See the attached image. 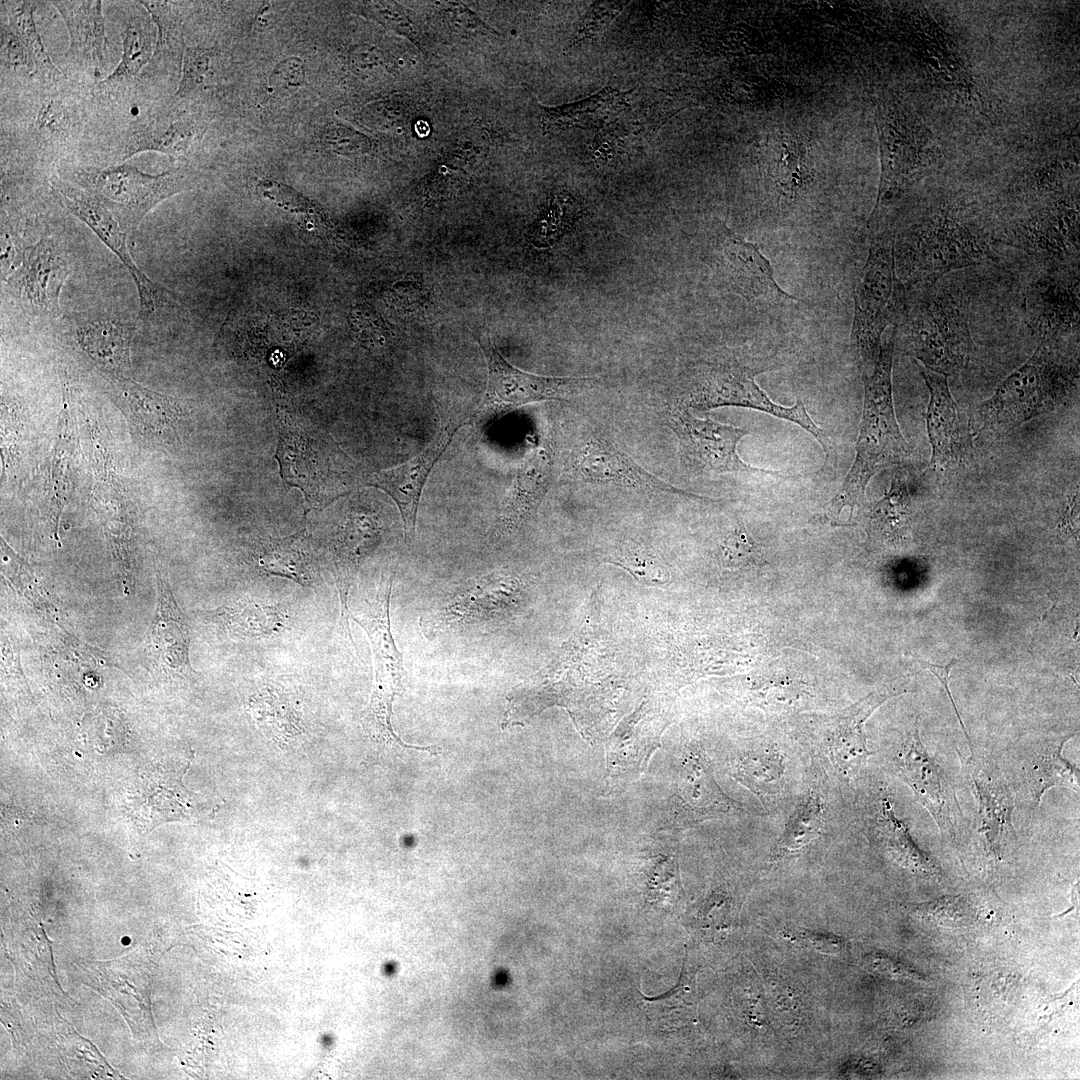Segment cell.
Here are the masks:
<instances>
[{"instance_id": "obj_1", "label": "cell", "mask_w": 1080, "mask_h": 1080, "mask_svg": "<svg viewBox=\"0 0 1080 1080\" xmlns=\"http://www.w3.org/2000/svg\"><path fill=\"white\" fill-rule=\"evenodd\" d=\"M895 334L893 325L882 343L877 361L871 370L864 372V406L856 457L840 490L826 507L825 514L832 521L838 520L845 507L853 510L862 501L870 479L877 472L902 463L909 454L892 397Z\"/></svg>"}, {"instance_id": "obj_2", "label": "cell", "mask_w": 1080, "mask_h": 1080, "mask_svg": "<svg viewBox=\"0 0 1080 1080\" xmlns=\"http://www.w3.org/2000/svg\"><path fill=\"white\" fill-rule=\"evenodd\" d=\"M934 285L914 301L905 300L895 336L906 354L948 376L963 369L972 354L970 300L961 288Z\"/></svg>"}, {"instance_id": "obj_3", "label": "cell", "mask_w": 1080, "mask_h": 1080, "mask_svg": "<svg viewBox=\"0 0 1080 1080\" xmlns=\"http://www.w3.org/2000/svg\"><path fill=\"white\" fill-rule=\"evenodd\" d=\"M526 590L523 577L507 569L470 578L420 617V629L430 640L494 633L517 616L525 604Z\"/></svg>"}, {"instance_id": "obj_4", "label": "cell", "mask_w": 1080, "mask_h": 1080, "mask_svg": "<svg viewBox=\"0 0 1080 1080\" xmlns=\"http://www.w3.org/2000/svg\"><path fill=\"white\" fill-rule=\"evenodd\" d=\"M1077 378L1078 367L1041 343L979 406L977 433H1003L1052 410L1069 395Z\"/></svg>"}, {"instance_id": "obj_5", "label": "cell", "mask_w": 1080, "mask_h": 1080, "mask_svg": "<svg viewBox=\"0 0 1080 1080\" xmlns=\"http://www.w3.org/2000/svg\"><path fill=\"white\" fill-rule=\"evenodd\" d=\"M894 246L891 234L873 238L855 289L851 339L864 372L877 361L882 336L896 324L906 300L905 287L895 270Z\"/></svg>"}, {"instance_id": "obj_6", "label": "cell", "mask_w": 1080, "mask_h": 1080, "mask_svg": "<svg viewBox=\"0 0 1080 1080\" xmlns=\"http://www.w3.org/2000/svg\"><path fill=\"white\" fill-rule=\"evenodd\" d=\"M392 586V577L380 583L374 609L370 613L356 615L350 612V619L366 633L374 660V686L364 712L363 726L369 736L379 744L433 754L435 746L408 745L394 733L391 725L393 702L402 692L404 678L403 657L396 647L391 630Z\"/></svg>"}, {"instance_id": "obj_7", "label": "cell", "mask_w": 1080, "mask_h": 1080, "mask_svg": "<svg viewBox=\"0 0 1080 1080\" xmlns=\"http://www.w3.org/2000/svg\"><path fill=\"white\" fill-rule=\"evenodd\" d=\"M894 254L900 282L924 288L951 271L991 258L990 246L982 238L948 221L911 232L895 244Z\"/></svg>"}, {"instance_id": "obj_8", "label": "cell", "mask_w": 1080, "mask_h": 1080, "mask_svg": "<svg viewBox=\"0 0 1080 1080\" xmlns=\"http://www.w3.org/2000/svg\"><path fill=\"white\" fill-rule=\"evenodd\" d=\"M768 369L764 365L739 363H707L695 382L680 397L676 405L700 411L722 406L751 408L796 423L812 434L828 455L827 438L808 414L803 401L792 407L773 402L758 386L755 376Z\"/></svg>"}, {"instance_id": "obj_9", "label": "cell", "mask_w": 1080, "mask_h": 1080, "mask_svg": "<svg viewBox=\"0 0 1080 1080\" xmlns=\"http://www.w3.org/2000/svg\"><path fill=\"white\" fill-rule=\"evenodd\" d=\"M84 188L96 196L126 233L135 230L159 202L191 186L187 170L170 169L157 175L121 164L80 174Z\"/></svg>"}, {"instance_id": "obj_10", "label": "cell", "mask_w": 1080, "mask_h": 1080, "mask_svg": "<svg viewBox=\"0 0 1080 1080\" xmlns=\"http://www.w3.org/2000/svg\"><path fill=\"white\" fill-rule=\"evenodd\" d=\"M478 342L486 357L488 383L479 408L483 420L496 418L514 408L544 400H567L593 388L599 377H551L522 371L500 354L488 332L478 333Z\"/></svg>"}, {"instance_id": "obj_11", "label": "cell", "mask_w": 1080, "mask_h": 1080, "mask_svg": "<svg viewBox=\"0 0 1080 1080\" xmlns=\"http://www.w3.org/2000/svg\"><path fill=\"white\" fill-rule=\"evenodd\" d=\"M667 425L678 439L682 465L694 474L760 472L779 476L775 471L751 467L739 457L737 445L749 433L746 429L694 417L679 405L668 411Z\"/></svg>"}, {"instance_id": "obj_12", "label": "cell", "mask_w": 1080, "mask_h": 1080, "mask_svg": "<svg viewBox=\"0 0 1080 1080\" xmlns=\"http://www.w3.org/2000/svg\"><path fill=\"white\" fill-rule=\"evenodd\" d=\"M52 186L59 202L91 228L126 266L139 293L141 315L145 317L156 313L164 304L165 290L135 265L126 246V233L104 204L85 188H77L61 180H54Z\"/></svg>"}, {"instance_id": "obj_13", "label": "cell", "mask_w": 1080, "mask_h": 1080, "mask_svg": "<svg viewBox=\"0 0 1080 1080\" xmlns=\"http://www.w3.org/2000/svg\"><path fill=\"white\" fill-rule=\"evenodd\" d=\"M895 767L917 800L930 812L942 834L954 839L958 802L943 769L924 748L917 727L897 752Z\"/></svg>"}, {"instance_id": "obj_14", "label": "cell", "mask_w": 1080, "mask_h": 1080, "mask_svg": "<svg viewBox=\"0 0 1080 1080\" xmlns=\"http://www.w3.org/2000/svg\"><path fill=\"white\" fill-rule=\"evenodd\" d=\"M463 424L462 420H450L432 442L411 460L377 472L367 479V485L383 490L396 503L406 540H411L415 534L419 502L429 474Z\"/></svg>"}, {"instance_id": "obj_15", "label": "cell", "mask_w": 1080, "mask_h": 1080, "mask_svg": "<svg viewBox=\"0 0 1080 1080\" xmlns=\"http://www.w3.org/2000/svg\"><path fill=\"white\" fill-rule=\"evenodd\" d=\"M1027 317L1042 343L1078 332V271L1060 269L1035 281L1027 294Z\"/></svg>"}, {"instance_id": "obj_16", "label": "cell", "mask_w": 1080, "mask_h": 1080, "mask_svg": "<svg viewBox=\"0 0 1080 1080\" xmlns=\"http://www.w3.org/2000/svg\"><path fill=\"white\" fill-rule=\"evenodd\" d=\"M664 725L656 714L642 706L628 717L606 743L605 782L614 791L638 777L660 747Z\"/></svg>"}, {"instance_id": "obj_17", "label": "cell", "mask_w": 1080, "mask_h": 1080, "mask_svg": "<svg viewBox=\"0 0 1080 1080\" xmlns=\"http://www.w3.org/2000/svg\"><path fill=\"white\" fill-rule=\"evenodd\" d=\"M576 476L584 482L614 484L653 493H689L642 468L606 435L594 434L575 461Z\"/></svg>"}, {"instance_id": "obj_18", "label": "cell", "mask_w": 1080, "mask_h": 1080, "mask_svg": "<svg viewBox=\"0 0 1080 1080\" xmlns=\"http://www.w3.org/2000/svg\"><path fill=\"white\" fill-rule=\"evenodd\" d=\"M720 265L732 288L747 301L782 305L795 301L774 277L769 260L759 247L728 233L720 242Z\"/></svg>"}, {"instance_id": "obj_19", "label": "cell", "mask_w": 1080, "mask_h": 1080, "mask_svg": "<svg viewBox=\"0 0 1080 1080\" xmlns=\"http://www.w3.org/2000/svg\"><path fill=\"white\" fill-rule=\"evenodd\" d=\"M69 266L60 248L50 238H43L26 248L13 284L19 296L38 315L60 314L59 296Z\"/></svg>"}, {"instance_id": "obj_20", "label": "cell", "mask_w": 1080, "mask_h": 1080, "mask_svg": "<svg viewBox=\"0 0 1080 1080\" xmlns=\"http://www.w3.org/2000/svg\"><path fill=\"white\" fill-rule=\"evenodd\" d=\"M554 463L548 450L533 449L520 464L513 487L489 532L497 544L522 528L536 513L551 487Z\"/></svg>"}, {"instance_id": "obj_21", "label": "cell", "mask_w": 1080, "mask_h": 1080, "mask_svg": "<svg viewBox=\"0 0 1080 1080\" xmlns=\"http://www.w3.org/2000/svg\"><path fill=\"white\" fill-rule=\"evenodd\" d=\"M676 778L671 809L678 824L698 822L736 809L715 782L710 768L699 752H685Z\"/></svg>"}, {"instance_id": "obj_22", "label": "cell", "mask_w": 1080, "mask_h": 1080, "mask_svg": "<svg viewBox=\"0 0 1080 1080\" xmlns=\"http://www.w3.org/2000/svg\"><path fill=\"white\" fill-rule=\"evenodd\" d=\"M190 628L169 583L157 578V602L148 629L147 648L157 664L179 674L192 672L189 659Z\"/></svg>"}, {"instance_id": "obj_23", "label": "cell", "mask_w": 1080, "mask_h": 1080, "mask_svg": "<svg viewBox=\"0 0 1080 1080\" xmlns=\"http://www.w3.org/2000/svg\"><path fill=\"white\" fill-rule=\"evenodd\" d=\"M921 375L929 391L926 425L932 448L930 467L947 469L965 452L956 404L948 385V376L924 369Z\"/></svg>"}, {"instance_id": "obj_24", "label": "cell", "mask_w": 1080, "mask_h": 1080, "mask_svg": "<svg viewBox=\"0 0 1080 1080\" xmlns=\"http://www.w3.org/2000/svg\"><path fill=\"white\" fill-rule=\"evenodd\" d=\"M68 33L67 56L92 73L105 69L107 39L101 1H53Z\"/></svg>"}, {"instance_id": "obj_25", "label": "cell", "mask_w": 1080, "mask_h": 1080, "mask_svg": "<svg viewBox=\"0 0 1080 1080\" xmlns=\"http://www.w3.org/2000/svg\"><path fill=\"white\" fill-rule=\"evenodd\" d=\"M377 522L366 515L355 514L346 521L335 549L334 579L340 601V622L343 634L352 640L348 609L349 592L363 560L378 543Z\"/></svg>"}, {"instance_id": "obj_26", "label": "cell", "mask_w": 1080, "mask_h": 1080, "mask_svg": "<svg viewBox=\"0 0 1080 1080\" xmlns=\"http://www.w3.org/2000/svg\"><path fill=\"white\" fill-rule=\"evenodd\" d=\"M898 694L870 693L836 718L829 736V750L845 777L856 776L871 755L864 734L865 721L881 704Z\"/></svg>"}, {"instance_id": "obj_27", "label": "cell", "mask_w": 1080, "mask_h": 1080, "mask_svg": "<svg viewBox=\"0 0 1080 1080\" xmlns=\"http://www.w3.org/2000/svg\"><path fill=\"white\" fill-rule=\"evenodd\" d=\"M966 766L978 800L980 831L985 836L989 850L996 857H1001L1007 842L1015 837L1011 797L1001 783L983 770L974 756Z\"/></svg>"}, {"instance_id": "obj_28", "label": "cell", "mask_w": 1080, "mask_h": 1080, "mask_svg": "<svg viewBox=\"0 0 1080 1080\" xmlns=\"http://www.w3.org/2000/svg\"><path fill=\"white\" fill-rule=\"evenodd\" d=\"M306 530L281 539L264 542L255 554L257 570L268 576L281 577L303 587H313L315 570L307 551Z\"/></svg>"}, {"instance_id": "obj_29", "label": "cell", "mask_w": 1080, "mask_h": 1080, "mask_svg": "<svg viewBox=\"0 0 1080 1080\" xmlns=\"http://www.w3.org/2000/svg\"><path fill=\"white\" fill-rule=\"evenodd\" d=\"M214 615L223 630L238 639L269 638L288 624L282 607L249 597L216 610Z\"/></svg>"}, {"instance_id": "obj_30", "label": "cell", "mask_w": 1080, "mask_h": 1080, "mask_svg": "<svg viewBox=\"0 0 1080 1080\" xmlns=\"http://www.w3.org/2000/svg\"><path fill=\"white\" fill-rule=\"evenodd\" d=\"M132 329L111 319H94L78 330V340L89 357L102 368L122 372L129 367Z\"/></svg>"}, {"instance_id": "obj_31", "label": "cell", "mask_w": 1080, "mask_h": 1080, "mask_svg": "<svg viewBox=\"0 0 1080 1080\" xmlns=\"http://www.w3.org/2000/svg\"><path fill=\"white\" fill-rule=\"evenodd\" d=\"M626 93L606 87L597 94L568 105L543 109V124L552 127L601 128L626 106Z\"/></svg>"}, {"instance_id": "obj_32", "label": "cell", "mask_w": 1080, "mask_h": 1080, "mask_svg": "<svg viewBox=\"0 0 1080 1080\" xmlns=\"http://www.w3.org/2000/svg\"><path fill=\"white\" fill-rule=\"evenodd\" d=\"M122 56L114 71L99 84L114 87L134 78L154 56L157 28L151 16L130 15L121 25Z\"/></svg>"}, {"instance_id": "obj_33", "label": "cell", "mask_w": 1080, "mask_h": 1080, "mask_svg": "<svg viewBox=\"0 0 1080 1080\" xmlns=\"http://www.w3.org/2000/svg\"><path fill=\"white\" fill-rule=\"evenodd\" d=\"M878 829L885 848L899 864L916 874L938 875L936 865L916 844L907 825L897 818L889 799L881 802Z\"/></svg>"}, {"instance_id": "obj_34", "label": "cell", "mask_w": 1080, "mask_h": 1080, "mask_svg": "<svg viewBox=\"0 0 1080 1080\" xmlns=\"http://www.w3.org/2000/svg\"><path fill=\"white\" fill-rule=\"evenodd\" d=\"M912 512L907 484L896 476L884 497L870 510L871 529L882 541L900 543L909 536Z\"/></svg>"}, {"instance_id": "obj_35", "label": "cell", "mask_w": 1080, "mask_h": 1080, "mask_svg": "<svg viewBox=\"0 0 1080 1080\" xmlns=\"http://www.w3.org/2000/svg\"><path fill=\"white\" fill-rule=\"evenodd\" d=\"M196 133V126L189 120L163 122L156 119L133 132L125 154L131 157L144 151H157L168 156H179L186 151Z\"/></svg>"}, {"instance_id": "obj_36", "label": "cell", "mask_w": 1080, "mask_h": 1080, "mask_svg": "<svg viewBox=\"0 0 1080 1080\" xmlns=\"http://www.w3.org/2000/svg\"><path fill=\"white\" fill-rule=\"evenodd\" d=\"M767 174L780 197L794 199L799 196L813 180L804 146L790 138L781 141L778 157L768 166Z\"/></svg>"}, {"instance_id": "obj_37", "label": "cell", "mask_w": 1080, "mask_h": 1080, "mask_svg": "<svg viewBox=\"0 0 1080 1080\" xmlns=\"http://www.w3.org/2000/svg\"><path fill=\"white\" fill-rule=\"evenodd\" d=\"M1074 734L1057 738L1035 758L1030 771L1031 787L1040 803L1044 793L1053 787H1067L1079 792V770L1062 755L1064 744Z\"/></svg>"}, {"instance_id": "obj_38", "label": "cell", "mask_w": 1080, "mask_h": 1080, "mask_svg": "<svg viewBox=\"0 0 1080 1080\" xmlns=\"http://www.w3.org/2000/svg\"><path fill=\"white\" fill-rule=\"evenodd\" d=\"M785 772L783 755L767 747L746 752L734 767V777L756 795H773L781 788Z\"/></svg>"}, {"instance_id": "obj_39", "label": "cell", "mask_w": 1080, "mask_h": 1080, "mask_svg": "<svg viewBox=\"0 0 1080 1080\" xmlns=\"http://www.w3.org/2000/svg\"><path fill=\"white\" fill-rule=\"evenodd\" d=\"M605 561L628 571L638 582L663 586L670 577L665 561L652 549L634 541L617 545Z\"/></svg>"}, {"instance_id": "obj_40", "label": "cell", "mask_w": 1080, "mask_h": 1080, "mask_svg": "<svg viewBox=\"0 0 1080 1080\" xmlns=\"http://www.w3.org/2000/svg\"><path fill=\"white\" fill-rule=\"evenodd\" d=\"M35 7V3L27 1L10 4V8L7 10L8 24L24 45L36 70L44 74V76L58 78L61 76V72L47 54L36 28L33 16Z\"/></svg>"}, {"instance_id": "obj_41", "label": "cell", "mask_w": 1080, "mask_h": 1080, "mask_svg": "<svg viewBox=\"0 0 1080 1080\" xmlns=\"http://www.w3.org/2000/svg\"><path fill=\"white\" fill-rule=\"evenodd\" d=\"M113 389L118 397L130 408L132 413H137L139 420L156 421L158 427L173 422L179 410L174 403L150 390H147L133 381L116 379Z\"/></svg>"}, {"instance_id": "obj_42", "label": "cell", "mask_w": 1080, "mask_h": 1080, "mask_svg": "<svg viewBox=\"0 0 1080 1080\" xmlns=\"http://www.w3.org/2000/svg\"><path fill=\"white\" fill-rule=\"evenodd\" d=\"M823 805L815 795L805 798L790 816L779 840L784 850H797L814 840L823 823Z\"/></svg>"}, {"instance_id": "obj_43", "label": "cell", "mask_w": 1080, "mask_h": 1080, "mask_svg": "<svg viewBox=\"0 0 1080 1080\" xmlns=\"http://www.w3.org/2000/svg\"><path fill=\"white\" fill-rule=\"evenodd\" d=\"M718 558L721 564L730 569H740L763 565L765 562L761 546L739 521L720 544Z\"/></svg>"}, {"instance_id": "obj_44", "label": "cell", "mask_w": 1080, "mask_h": 1080, "mask_svg": "<svg viewBox=\"0 0 1080 1080\" xmlns=\"http://www.w3.org/2000/svg\"><path fill=\"white\" fill-rule=\"evenodd\" d=\"M356 8L360 15L378 22L386 29L408 38L420 47L417 26L412 21L407 10L398 3L365 1L358 2Z\"/></svg>"}, {"instance_id": "obj_45", "label": "cell", "mask_w": 1080, "mask_h": 1080, "mask_svg": "<svg viewBox=\"0 0 1080 1080\" xmlns=\"http://www.w3.org/2000/svg\"><path fill=\"white\" fill-rule=\"evenodd\" d=\"M627 3L626 1L594 2L584 15L566 51L597 40Z\"/></svg>"}, {"instance_id": "obj_46", "label": "cell", "mask_w": 1080, "mask_h": 1080, "mask_svg": "<svg viewBox=\"0 0 1080 1080\" xmlns=\"http://www.w3.org/2000/svg\"><path fill=\"white\" fill-rule=\"evenodd\" d=\"M215 48L186 47L183 53L182 76L175 97L185 98L205 85L211 69Z\"/></svg>"}, {"instance_id": "obj_47", "label": "cell", "mask_w": 1080, "mask_h": 1080, "mask_svg": "<svg viewBox=\"0 0 1080 1080\" xmlns=\"http://www.w3.org/2000/svg\"><path fill=\"white\" fill-rule=\"evenodd\" d=\"M913 911L927 921L947 926L963 923L967 915L966 903L960 896H945L917 904Z\"/></svg>"}, {"instance_id": "obj_48", "label": "cell", "mask_w": 1080, "mask_h": 1080, "mask_svg": "<svg viewBox=\"0 0 1080 1080\" xmlns=\"http://www.w3.org/2000/svg\"><path fill=\"white\" fill-rule=\"evenodd\" d=\"M577 203L568 194H558L540 220V233L545 239L556 238L577 213ZM542 238V239H543Z\"/></svg>"}, {"instance_id": "obj_49", "label": "cell", "mask_w": 1080, "mask_h": 1080, "mask_svg": "<svg viewBox=\"0 0 1080 1080\" xmlns=\"http://www.w3.org/2000/svg\"><path fill=\"white\" fill-rule=\"evenodd\" d=\"M1 59L2 65L20 73L30 74L36 69L24 45L8 23L1 25Z\"/></svg>"}, {"instance_id": "obj_50", "label": "cell", "mask_w": 1080, "mask_h": 1080, "mask_svg": "<svg viewBox=\"0 0 1080 1080\" xmlns=\"http://www.w3.org/2000/svg\"><path fill=\"white\" fill-rule=\"evenodd\" d=\"M440 4L444 18L457 33L465 35L496 33L464 4L457 2Z\"/></svg>"}, {"instance_id": "obj_51", "label": "cell", "mask_w": 1080, "mask_h": 1080, "mask_svg": "<svg viewBox=\"0 0 1080 1080\" xmlns=\"http://www.w3.org/2000/svg\"><path fill=\"white\" fill-rule=\"evenodd\" d=\"M325 139L335 152L344 155L364 154L371 146L365 135L344 126H331Z\"/></svg>"}, {"instance_id": "obj_52", "label": "cell", "mask_w": 1080, "mask_h": 1080, "mask_svg": "<svg viewBox=\"0 0 1080 1080\" xmlns=\"http://www.w3.org/2000/svg\"><path fill=\"white\" fill-rule=\"evenodd\" d=\"M649 890L655 897L663 894L672 899L679 897L681 891L677 864L674 860H664L655 865L649 880Z\"/></svg>"}, {"instance_id": "obj_53", "label": "cell", "mask_w": 1080, "mask_h": 1080, "mask_svg": "<svg viewBox=\"0 0 1080 1080\" xmlns=\"http://www.w3.org/2000/svg\"><path fill=\"white\" fill-rule=\"evenodd\" d=\"M622 146L623 143L616 135H602L596 139L593 145V160L600 166L614 164L622 152Z\"/></svg>"}, {"instance_id": "obj_54", "label": "cell", "mask_w": 1080, "mask_h": 1080, "mask_svg": "<svg viewBox=\"0 0 1080 1080\" xmlns=\"http://www.w3.org/2000/svg\"><path fill=\"white\" fill-rule=\"evenodd\" d=\"M917 662L919 663L920 666H922V668L931 671V673H933L937 677V679L940 681V683L943 685V687H944V689H945L946 693L948 694V697H949V699L951 701L952 707H953V709H954V711L956 713L958 721H959V723H960V725H961V727L963 729V732H964L966 738L970 741V737H969V735H968V733L966 731L965 725H964V723H963V721L961 719V716H960V714L958 712L957 706L955 704L954 698H953V696L951 694V691H950V688H949L950 672H951V669L953 668V666H955L958 663V660L953 658L945 665L933 664V663H930V662H927V661H924V660H920V659H917Z\"/></svg>"}, {"instance_id": "obj_55", "label": "cell", "mask_w": 1080, "mask_h": 1080, "mask_svg": "<svg viewBox=\"0 0 1080 1080\" xmlns=\"http://www.w3.org/2000/svg\"><path fill=\"white\" fill-rule=\"evenodd\" d=\"M1078 514L1079 494L1074 493L1067 501L1066 507L1060 517L1058 529L1066 537H1074L1078 541Z\"/></svg>"}, {"instance_id": "obj_56", "label": "cell", "mask_w": 1080, "mask_h": 1080, "mask_svg": "<svg viewBox=\"0 0 1080 1080\" xmlns=\"http://www.w3.org/2000/svg\"><path fill=\"white\" fill-rule=\"evenodd\" d=\"M350 61L357 71H367L383 64L381 51L372 46H357L350 52Z\"/></svg>"}, {"instance_id": "obj_57", "label": "cell", "mask_w": 1080, "mask_h": 1080, "mask_svg": "<svg viewBox=\"0 0 1080 1080\" xmlns=\"http://www.w3.org/2000/svg\"><path fill=\"white\" fill-rule=\"evenodd\" d=\"M868 963L875 970L880 971V972L885 973V974H888V975H891V976H897V977H901V978H910V979H914V980L915 979L916 980L921 979V977L915 971L910 970L909 968L905 967L901 963H899V962H897V961H895V960H893V959H891V958H889V957H887L885 955L875 954V955H873L872 957L869 958Z\"/></svg>"}, {"instance_id": "obj_58", "label": "cell", "mask_w": 1080, "mask_h": 1080, "mask_svg": "<svg viewBox=\"0 0 1080 1080\" xmlns=\"http://www.w3.org/2000/svg\"><path fill=\"white\" fill-rule=\"evenodd\" d=\"M300 69H303L301 61L299 59L291 58L281 62L274 70L273 77L277 76L278 79L289 83V85L299 86L303 82L304 72L292 74Z\"/></svg>"}, {"instance_id": "obj_59", "label": "cell", "mask_w": 1080, "mask_h": 1080, "mask_svg": "<svg viewBox=\"0 0 1080 1080\" xmlns=\"http://www.w3.org/2000/svg\"><path fill=\"white\" fill-rule=\"evenodd\" d=\"M803 940L811 943V946L818 951L829 954L837 953L844 947V941L836 936L813 934L806 936Z\"/></svg>"}]
</instances>
